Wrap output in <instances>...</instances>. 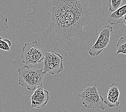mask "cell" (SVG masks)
<instances>
[{
  "label": "cell",
  "instance_id": "10",
  "mask_svg": "<svg viewBox=\"0 0 126 112\" xmlns=\"http://www.w3.org/2000/svg\"><path fill=\"white\" fill-rule=\"evenodd\" d=\"M116 54L122 53L126 54V35L121 37L116 43Z\"/></svg>",
  "mask_w": 126,
  "mask_h": 112
},
{
  "label": "cell",
  "instance_id": "2",
  "mask_svg": "<svg viewBox=\"0 0 126 112\" xmlns=\"http://www.w3.org/2000/svg\"><path fill=\"white\" fill-rule=\"evenodd\" d=\"M18 84L33 91L39 86H42L45 73L43 68H31L28 65H24L17 70Z\"/></svg>",
  "mask_w": 126,
  "mask_h": 112
},
{
  "label": "cell",
  "instance_id": "4",
  "mask_svg": "<svg viewBox=\"0 0 126 112\" xmlns=\"http://www.w3.org/2000/svg\"><path fill=\"white\" fill-rule=\"evenodd\" d=\"M78 96L80 98L82 104L86 108H98L103 111L105 110V99L99 93L96 84L84 88Z\"/></svg>",
  "mask_w": 126,
  "mask_h": 112
},
{
  "label": "cell",
  "instance_id": "9",
  "mask_svg": "<svg viewBox=\"0 0 126 112\" xmlns=\"http://www.w3.org/2000/svg\"><path fill=\"white\" fill-rule=\"evenodd\" d=\"M126 15V4L120 7L118 9L110 14L107 18V21L111 25H117L121 23L122 19Z\"/></svg>",
  "mask_w": 126,
  "mask_h": 112
},
{
  "label": "cell",
  "instance_id": "11",
  "mask_svg": "<svg viewBox=\"0 0 126 112\" xmlns=\"http://www.w3.org/2000/svg\"><path fill=\"white\" fill-rule=\"evenodd\" d=\"M122 3L121 0H110L108 1L109 11L112 13L114 12L121 7Z\"/></svg>",
  "mask_w": 126,
  "mask_h": 112
},
{
  "label": "cell",
  "instance_id": "13",
  "mask_svg": "<svg viewBox=\"0 0 126 112\" xmlns=\"http://www.w3.org/2000/svg\"><path fill=\"white\" fill-rule=\"evenodd\" d=\"M8 29H9V25H8V18L0 14V32L6 31Z\"/></svg>",
  "mask_w": 126,
  "mask_h": 112
},
{
  "label": "cell",
  "instance_id": "14",
  "mask_svg": "<svg viewBox=\"0 0 126 112\" xmlns=\"http://www.w3.org/2000/svg\"><path fill=\"white\" fill-rule=\"evenodd\" d=\"M121 23L124 24L126 26V15L124 17V18H123Z\"/></svg>",
  "mask_w": 126,
  "mask_h": 112
},
{
  "label": "cell",
  "instance_id": "12",
  "mask_svg": "<svg viewBox=\"0 0 126 112\" xmlns=\"http://www.w3.org/2000/svg\"><path fill=\"white\" fill-rule=\"evenodd\" d=\"M11 44L12 43L9 39L7 38L3 39L0 36V49L5 51H9Z\"/></svg>",
  "mask_w": 126,
  "mask_h": 112
},
{
  "label": "cell",
  "instance_id": "15",
  "mask_svg": "<svg viewBox=\"0 0 126 112\" xmlns=\"http://www.w3.org/2000/svg\"><path fill=\"white\" fill-rule=\"evenodd\" d=\"M119 112H120V111H119Z\"/></svg>",
  "mask_w": 126,
  "mask_h": 112
},
{
  "label": "cell",
  "instance_id": "5",
  "mask_svg": "<svg viewBox=\"0 0 126 112\" xmlns=\"http://www.w3.org/2000/svg\"><path fill=\"white\" fill-rule=\"evenodd\" d=\"M113 30V28L110 25L103 26L100 30L95 42L88 50L90 56L92 57L98 56L105 50L110 43V34Z\"/></svg>",
  "mask_w": 126,
  "mask_h": 112
},
{
  "label": "cell",
  "instance_id": "1",
  "mask_svg": "<svg viewBox=\"0 0 126 112\" xmlns=\"http://www.w3.org/2000/svg\"><path fill=\"white\" fill-rule=\"evenodd\" d=\"M100 0H33L26 15L28 25L38 33L44 51L58 48L71 57L89 49L98 36L105 15Z\"/></svg>",
  "mask_w": 126,
  "mask_h": 112
},
{
  "label": "cell",
  "instance_id": "8",
  "mask_svg": "<svg viewBox=\"0 0 126 112\" xmlns=\"http://www.w3.org/2000/svg\"><path fill=\"white\" fill-rule=\"evenodd\" d=\"M106 99L104 100V103L108 106L109 108L117 107L120 105L119 98L120 91L118 86L115 82L111 84L106 91Z\"/></svg>",
  "mask_w": 126,
  "mask_h": 112
},
{
  "label": "cell",
  "instance_id": "6",
  "mask_svg": "<svg viewBox=\"0 0 126 112\" xmlns=\"http://www.w3.org/2000/svg\"><path fill=\"white\" fill-rule=\"evenodd\" d=\"M44 52L45 57L43 70L45 74L56 75L61 73L64 69L63 56L56 52Z\"/></svg>",
  "mask_w": 126,
  "mask_h": 112
},
{
  "label": "cell",
  "instance_id": "3",
  "mask_svg": "<svg viewBox=\"0 0 126 112\" xmlns=\"http://www.w3.org/2000/svg\"><path fill=\"white\" fill-rule=\"evenodd\" d=\"M45 57L44 48L36 40L25 43L22 49L21 58L25 65H37L43 60Z\"/></svg>",
  "mask_w": 126,
  "mask_h": 112
},
{
  "label": "cell",
  "instance_id": "7",
  "mask_svg": "<svg viewBox=\"0 0 126 112\" xmlns=\"http://www.w3.org/2000/svg\"><path fill=\"white\" fill-rule=\"evenodd\" d=\"M31 109L41 108L44 107L49 100V92L45 90L43 85L39 86L34 91L31 96Z\"/></svg>",
  "mask_w": 126,
  "mask_h": 112
}]
</instances>
